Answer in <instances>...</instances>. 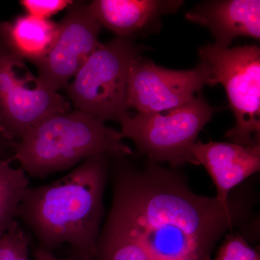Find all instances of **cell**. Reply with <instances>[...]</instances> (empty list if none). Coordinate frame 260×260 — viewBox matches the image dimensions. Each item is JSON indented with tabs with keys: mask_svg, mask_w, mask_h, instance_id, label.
Instances as JSON below:
<instances>
[{
	"mask_svg": "<svg viewBox=\"0 0 260 260\" xmlns=\"http://www.w3.org/2000/svg\"><path fill=\"white\" fill-rule=\"evenodd\" d=\"M114 177L105 223L139 243L151 260L210 254L237 220L235 206L194 194L175 174L153 162L143 172L121 162Z\"/></svg>",
	"mask_w": 260,
	"mask_h": 260,
	"instance_id": "obj_1",
	"label": "cell"
},
{
	"mask_svg": "<svg viewBox=\"0 0 260 260\" xmlns=\"http://www.w3.org/2000/svg\"><path fill=\"white\" fill-rule=\"evenodd\" d=\"M108 157L95 155L50 184L29 186L18 219L31 231L39 248L51 252L68 244L72 256L94 259L104 215Z\"/></svg>",
	"mask_w": 260,
	"mask_h": 260,
	"instance_id": "obj_2",
	"label": "cell"
},
{
	"mask_svg": "<svg viewBox=\"0 0 260 260\" xmlns=\"http://www.w3.org/2000/svg\"><path fill=\"white\" fill-rule=\"evenodd\" d=\"M123 139L120 132L91 114L70 111L49 116L28 130L16 143L13 160L28 177L45 179L95 155H132Z\"/></svg>",
	"mask_w": 260,
	"mask_h": 260,
	"instance_id": "obj_3",
	"label": "cell"
},
{
	"mask_svg": "<svg viewBox=\"0 0 260 260\" xmlns=\"http://www.w3.org/2000/svg\"><path fill=\"white\" fill-rule=\"evenodd\" d=\"M143 49L131 37H117L101 44L67 87L77 110L91 114L103 122L121 123L129 116L128 77Z\"/></svg>",
	"mask_w": 260,
	"mask_h": 260,
	"instance_id": "obj_4",
	"label": "cell"
},
{
	"mask_svg": "<svg viewBox=\"0 0 260 260\" xmlns=\"http://www.w3.org/2000/svg\"><path fill=\"white\" fill-rule=\"evenodd\" d=\"M198 54L216 85L225 88L235 117V125L225 134L227 139L243 146L260 145L259 47L208 44L198 49Z\"/></svg>",
	"mask_w": 260,
	"mask_h": 260,
	"instance_id": "obj_5",
	"label": "cell"
},
{
	"mask_svg": "<svg viewBox=\"0 0 260 260\" xmlns=\"http://www.w3.org/2000/svg\"><path fill=\"white\" fill-rule=\"evenodd\" d=\"M217 111L199 93L167 112L129 114L121 121L120 133L151 162H168L173 167L193 164L191 149Z\"/></svg>",
	"mask_w": 260,
	"mask_h": 260,
	"instance_id": "obj_6",
	"label": "cell"
},
{
	"mask_svg": "<svg viewBox=\"0 0 260 260\" xmlns=\"http://www.w3.org/2000/svg\"><path fill=\"white\" fill-rule=\"evenodd\" d=\"M215 85L203 63L189 70H169L141 56L130 69L126 102L140 113L167 112L190 102L205 85Z\"/></svg>",
	"mask_w": 260,
	"mask_h": 260,
	"instance_id": "obj_7",
	"label": "cell"
},
{
	"mask_svg": "<svg viewBox=\"0 0 260 260\" xmlns=\"http://www.w3.org/2000/svg\"><path fill=\"white\" fill-rule=\"evenodd\" d=\"M101 29L90 5L74 2L59 23V34L50 51L36 65L39 81L58 93L66 89L70 80L100 46Z\"/></svg>",
	"mask_w": 260,
	"mask_h": 260,
	"instance_id": "obj_8",
	"label": "cell"
},
{
	"mask_svg": "<svg viewBox=\"0 0 260 260\" xmlns=\"http://www.w3.org/2000/svg\"><path fill=\"white\" fill-rule=\"evenodd\" d=\"M70 104L63 95L39 81L17 85L0 99V132L18 143L41 121L54 114L69 112Z\"/></svg>",
	"mask_w": 260,
	"mask_h": 260,
	"instance_id": "obj_9",
	"label": "cell"
},
{
	"mask_svg": "<svg viewBox=\"0 0 260 260\" xmlns=\"http://www.w3.org/2000/svg\"><path fill=\"white\" fill-rule=\"evenodd\" d=\"M191 155L193 164L203 166L210 174L216 187L215 198L224 206L231 204V190L260 169V145L195 142Z\"/></svg>",
	"mask_w": 260,
	"mask_h": 260,
	"instance_id": "obj_10",
	"label": "cell"
},
{
	"mask_svg": "<svg viewBox=\"0 0 260 260\" xmlns=\"http://www.w3.org/2000/svg\"><path fill=\"white\" fill-rule=\"evenodd\" d=\"M186 20L208 29L215 45L229 48L234 39L259 40V0H212L196 5L185 14Z\"/></svg>",
	"mask_w": 260,
	"mask_h": 260,
	"instance_id": "obj_11",
	"label": "cell"
},
{
	"mask_svg": "<svg viewBox=\"0 0 260 260\" xmlns=\"http://www.w3.org/2000/svg\"><path fill=\"white\" fill-rule=\"evenodd\" d=\"M181 0H95L89 4L102 26L118 37L134 38L158 30L164 15L175 13Z\"/></svg>",
	"mask_w": 260,
	"mask_h": 260,
	"instance_id": "obj_12",
	"label": "cell"
},
{
	"mask_svg": "<svg viewBox=\"0 0 260 260\" xmlns=\"http://www.w3.org/2000/svg\"><path fill=\"white\" fill-rule=\"evenodd\" d=\"M59 30V23L23 15L0 23V40L20 59L37 65L47 56Z\"/></svg>",
	"mask_w": 260,
	"mask_h": 260,
	"instance_id": "obj_13",
	"label": "cell"
},
{
	"mask_svg": "<svg viewBox=\"0 0 260 260\" xmlns=\"http://www.w3.org/2000/svg\"><path fill=\"white\" fill-rule=\"evenodd\" d=\"M10 160L0 157V238L18 219L19 208L27 189L29 178L21 168H13Z\"/></svg>",
	"mask_w": 260,
	"mask_h": 260,
	"instance_id": "obj_14",
	"label": "cell"
},
{
	"mask_svg": "<svg viewBox=\"0 0 260 260\" xmlns=\"http://www.w3.org/2000/svg\"><path fill=\"white\" fill-rule=\"evenodd\" d=\"M93 260H151L143 246L104 223L98 238Z\"/></svg>",
	"mask_w": 260,
	"mask_h": 260,
	"instance_id": "obj_15",
	"label": "cell"
},
{
	"mask_svg": "<svg viewBox=\"0 0 260 260\" xmlns=\"http://www.w3.org/2000/svg\"><path fill=\"white\" fill-rule=\"evenodd\" d=\"M37 77L29 71L20 59L0 40V99L14 87L32 83Z\"/></svg>",
	"mask_w": 260,
	"mask_h": 260,
	"instance_id": "obj_16",
	"label": "cell"
},
{
	"mask_svg": "<svg viewBox=\"0 0 260 260\" xmlns=\"http://www.w3.org/2000/svg\"><path fill=\"white\" fill-rule=\"evenodd\" d=\"M215 260H260V257L240 236L228 234Z\"/></svg>",
	"mask_w": 260,
	"mask_h": 260,
	"instance_id": "obj_17",
	"label": "cell"
},
{
	"mask_svg": "<svg viewBox=\"0 0 260 260\" xmlns=\"http://www.w3.org/2000/svg\"><path fill=\"white\" fill-rule=\"evenodd\" d=\"M30 242L26 233L18 220L0 238V260H16L21 246Z\"/></svg>",
	"mask_w": 260,
	"mask_h": 260,
	"instance_id": "obj_18",
	"label": "cell"
},
{
	"mask_svg": "<svg viewBox=\"0 0 260 260\" xmlns=\"http://www.w3.org/2000/svg\"><path fill=\"white\" fill-rule=\"evenodd\" d=\"M74 1L70 0H22L20 4L27 14L42 19H49L61 10L69 8Z\"/></svg>",
	"mask_w": 260,
	"mask_h": 260,
	"instance_id": "obj_19",
	"label": "cell"
},
{
	"mask_svg": "<svg viewBox=\"0 0 260 260\" xmlns=\"http://www.w3.org/2000/svg\"><path fill=\"white\" fill-rule=\"evenodd\" d=\"M16 143L7 139L0 132V157L11 161L14 155Z\"/></svg>",
	"mask_w": 260,
	"mask_h": 260,
	"instance_id": "obj_20",
	"label": "cell"
},
{
	"mask_svg": "<svg viewBox=\"0 0 260 260\" xmlns=\"http://www.w3.org/2000/svg\"><path fill=\"white\" fill-rule=\"evenodd\" d=\"M34 256L36 260H64L56 257L51 251L44 250L39 247L34 251Z\"/></svg>",
	"mask_w": 260,
	"mask_h": 260,
	"instance_id": "obj_21",
	"label": "cell"
},
{
	"mask_svg": "<svg viewBox=\"0 0 260 260\" xmlns=\"http://www.w3.org/2000/svg\"><path fill=\"white\" fill-rule=\"evenodd\" d=\"M30 242L25 243L20 248L16 260H30L28 256V247Z\"/></svg>",
	"mask_w": 260,
	"mask_h": 260,
	"instance_id": "obj_22",
	"label": "cell"
},
{
	"mask_svg": "<svg viewBox=\"0 0 260 260\" xmlns=\"http://www.w3.org/2000/svg\"><path fill=\"white\" fill-rule=\"evenodd\" d=\"M208 255H210L209 253H194L181 260H205Z\"/></svg>",
	"mask_w": 260,
	"mask_h": 260,
	"instance_id": "obj_23",
	"label": "cell"
},
{
	"mask_svg": "<svg viewBox=\"0 0 260 260\" xmlns=\"http://www.w3.org/2000/svg\"><path fill=\"white\" fill-rule=\"evenodd\" d=\"M64 260H90L88 259H85V258H80L77 257V256H72L71 257L67 258V259H63Z\"/></svg>",
	"mask_w": 260,
	"mask_h": 260,
	"instance_id": "obj_24",
	"label": "cell"
},
{
	"mask_svg": "<svg viewBox=\"0 0 260 260\" xmlns=\"http://www.w3.org/2000/svg\"><path fill=\"white\" fill-rule=\"evenodd\" d=\"M205 260H211V259H210V255H208V256H207V257L205 258Z\"/></svg>",
	"mask_w": 260,
	"mask_h": 260,
	"instance_id": "obj_25",
	"label": "cell"
}]
</instances>
